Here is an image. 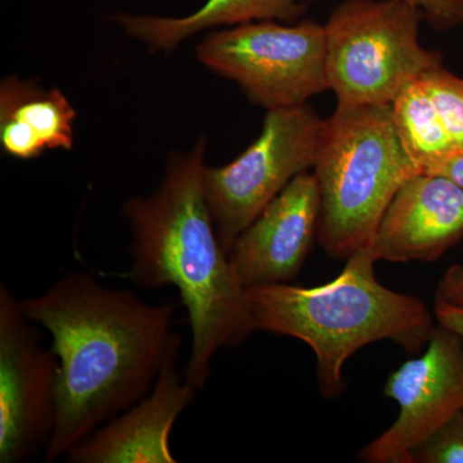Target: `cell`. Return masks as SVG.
Here are the masks:
<instances>
[{
	"mask_svg": "<svg viewBox=\"0 0 463 463\" xmlns=\"http://www.w3.org/2000/svg\"><path fill=\"white\" fill-rule=\"evenodd\" d=\"M21 309L50 332L60 364L45 462L67 455L100 423L147 397L181 349L172 304L151 306L85 273L66 274L44 294L21 300Z\"/></svg>",
	"mask_w": 463,
	"mask_h": 463,
	"instance_id": "6da1fadb",
	"label": "cell"
},
{
	"mask_svg": "<svg viewBox=\"0 0 463 463\" xmlns=\"http://www.w3.org/2000/svg\"><path fill=\"white\" fill-rule=\"evenodd\" d=\"M205 149L201 138L188 154L173 155L160 187L123 207L133 234L128 277L141 288L178 289L192 332L184 379L197 390L205 388L219 350L242 345L257 331L207 206Z\"/></svg>",
	"mask_w": 463,
	"mask_h": 463,
	"instance_id": "7a4b0ae2",
	"label": "cell"
},
{
	"mask_svg": "<svg viewBox=\"0 0 463 463\" xmlns=\"http://www.w3.org/2000/svg\"><path fill=\"white\" fill-rule=\"evenodd\" d=\"M346 260L339 277L316 288L276 283L245 288L257 330L295 337L315 352L326 399L340 397L344 365L359 349L390 340L417 353L437 321L419 298L392 291L377 279L370 248Z\"/></svg>",
	"mask_w": 463,
	"mask_h": 463,
	"instance_id": "3957f363",
	"label": "cell"
},
{
	"mask_svg": "<svg viewBox=\"0 0 463 463\" xmlns=\"http://www.w3.org/2000/svg\"><path fill=\"white\" fill-rule=\"evenodd\" d=\"M319 243L332 258L370 248L399 188L420 172L402 145L392 105L336 108L315 165Z\"/></svg>",
	"mask_w": 463,
	"mask_h": 463,
	"instance_id": "277c9868",
	"label": "cell"
},
{
	"mask_svg": "<svg viewBox=\"0 0 463 463\" xmlns=\"http://www.w3.org/2000/svg\"><path fill=\"white\" fill-rule=\"evenodd\" d=\"M423 14L407 0H344L326 33L328 90L337 108L392 105L403 88L443 66L420 43Z\"/></svg>",
	"mask_w": 463,
	"mask_h": 463,
	"instance_id": "5b68a950",
	"label": "cell"
},
{
	"mask_svg": "<svg viewBox=\"0 0 463 463\" xmlns=\"http://www.w3.org/2000/svg\"><path fill=\"white\" fill-rule=\"evenodd\" d=\"M327 118L307 105L268 109L257 141L227 165L205 166L206 203L224 251L292 179L315 167Z\"/></svg>",
	"mask_w": 463,
	"mask_h": 463,
	"instance_id": "8992f818",
	"label": "cell"
},
{
	"mask_svg": "<svg viewBox=\"0 0 463 463\" xmlns=\"http://www.w3.org/2000/svg\"><path fill=\"white\" fill-rule=\"evenodd\" d=\"M197 57L267 109L306 105L328 90L325 25L312 20L257 21L213 33Z\"/></svg>",
	"mask_w": 463,
	"mask_h": 463,
	"instance_id": "52a82bcc",
	"label": "cell"
},
{
	"mask_svg": "<svg viewBox=\"0 0 463 463\" xmlns=\"http://www.w3.org/2000/svg\"><path fill=\"white\" fill-rule=\"evenodd\" d=\"M11 289L0 285V462L30 461L57 419L58 358Z\"/></svg>",
	"mask_w": 463,
	"mask_h": 463,
	"instance_id": "ba28073f",
	"label": "cell"
},
{
	"mask_svg": "<svg viewBox=\"0 0 463 463\" xmlns=\"http://www.w3.org/2000/svg\"><path fill=\"white\" fill-rule=\"evenodd\" d=\"M426 345L390 374L383 394L397 402V420L359 452V461L410 463L414 448L463 411V337L438 323Z\"/></svg>",
	"mask_w": 463,
	"mask_h": 463,
	"instance_id": "9c48e42d",
	"label": "cell"
},
{
	"mask_svg": "<svg viewBox=\"0 0 463 463\" xmlns=\"http://www.w3.org/2000/svg\"><path fill=\"white\" fill-rule=\"evenodd\" d=\"M321 192L316 174L303 173L241 233L230 260L245 288L288 283L298 276L318 231Z\"/></svg>",
	"mask_w": 463,
	"mask_h": 463,
	"instance_id": "30bf717a",
	"label": "cell"
},
{
	"mask_svg": "<svg viewBox=\"0 0 463 463\" xmlns=\"http://www.w3.org/2000/svg\"><path fill=\"white\" fill-rule=\"evenodd\" d=\"M463 239V188L439 174L419 173L399 188L371 243L376 260H438Z\"/></svg>",
	"mask_w": 463,
	"mask_h": 463,
	"instance_id": "8fae6325",
	"label": "cell"
},
{
	"mask_svg": "<svg viewBox=\"0 0 463 463\" xmlns=\"http://www.w3.org/2000/svg\"><path fill=\"white\" fill-rule=\"evenodd\" d=\"M176 359L166 362L147 397L109 420L108 426L67 453L74 463H174V423L194 401L197 389L182 379Z\"/></svg>",
	"mask_w": 463,
	"mask_h": 463,
	"instance_id": "7c38bea8",
	"label": "cell"
},
{
	"mask_svg": "<svg viewBox=\"0 0 463 463\" xmlns=\"http://www.w3.org/2000/svg\"><path fill=\"white\" fill-rule=\"evenodd\" d=\"M76 112L60 90L8 76L0 85V143L9 156L30 160L74 145Z\"/></svg>",
	"mask_w": 463,
	"mask_h": 463,
	"instance_id": "4fadbf2b",
	"label": "cell"
},
{
	"mask_svg": "<svg viewBox=\"0 0 463 463\" xmlns=\"http://www.w3.org/2000/svg\"><path fill=\"white\" fill-rule=\"evenodd\" d=\"M317 0H206L203 7L182 17L115 14L114 21L152 50L170 51L197 33L218 26L257 21L295 23Z\"/></svg>",
	"mask_w": 463,
	"mask_h": 463,
	"instance_id": "5bb4252c",
	"label": "cell"
},
{
	"mask_svg": "<svg viewBox=\"0 0 463 463\" xmlns=\"http://www.w3.org/2000/svg\"><path fill=\"white\" fill-rule=\"evenodd\" d=\"M402 145L420 172H430L458 154L422 79L408 84L392 103Z\"/></svg>",
	"mask_w": 463,
	"mask_h": 463,
	"instance_id": "9a60e30c",
	"label": "cell"
},
{
	"mask_svg": "<svg viewBox=\"0 0 463 463\" xmlns=\"http://www.w3.org/2000/svg\"><path fill=\"white\" fill-rule=\"evenodd\" d=\"M448 136L458 151H463V78L443 66L422 76Z\"/></svg>",
	"mask_w": 463,
	"mask_h": 463,
	"instance_id": "2e32d148",
	"label": "cell"
},
{
	"mask_svg": "<svg viewBox=\"0 0 463 463\" xmlns=\"http://www.w3.org/2000/svg\"><path fill=\"white\" fill-rule=\"evenodd\" d=\"M410 463H463V411L414 448Z\"/></svg>",
	"mask_w": 463,
	"mask_h": 463,
	"instance_id": "e0dca14e",
	"label": "cell"
},
{
	"mask_svg": "<svg viewBox=\"0 0 463 463\" xmlns=\"http://www.w3.org/2000/svg\"><path fill=\"white\" fill-rule=\"evenodd\" d=\"M422 12L438 32L463 25V0H407Z\"/></svg>",
	"mask_w": 463,
	"mask_h": 463,
	"instance_id": "ac0fdd59",
	"label": "cell"
},
{
	"mask_svg": "<svg viewBox=\"0 0 463 463\" xmlns=\"http://www.w3.org/2000/svg\"><path fill=\"white\" fill-rule=\"evenodd\" d=\"M435 301L463 307V265L456 264L447 269L435 292Z\"/></svg>",
	"mask_w": 463,
	"mask_h": 463,
	"instance_id": "d6986e66",
	"label": "cell"
},
{
	"mask_svg": "<svg viewBox=\"0 0 463 463\" xmlns=\"http://www.w3.org/2000/svg\"><path fill=\"white\" fill-rule=\"evenodd\" d=\"M434 316L439 325L455 331L463 337V307L435 301Z\"/></svg>",
	"mask_w": 463,
	"mask_h": 463,
	"instance_id": "ffe728a7",
	"label": "cell"
},
{
	"mask_svg": "<svg viewBox=\"0 0 463 463\" xmlns=\"http://www.w3.org/2000/svg\"><path fill=\"white\" fill-rule=\"evenodd\" d=\"M430 174L447 176L450 181L463 188V151H459L455 156L448 158L439 165L432 167Z\"/></svg>",
	"mask_w": 463,
	"mask_h": 463,
	"instance_id": "44dd1931",
	"label": "cell"
}]
</instances>
